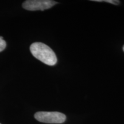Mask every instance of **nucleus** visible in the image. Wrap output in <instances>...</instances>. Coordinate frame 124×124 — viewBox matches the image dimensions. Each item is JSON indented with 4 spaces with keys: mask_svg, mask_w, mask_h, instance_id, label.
I'll return each instance as SVG.
<instances>
[{
    "mask_svg": "<svg viewBox=\"0 0 124 124\" xmlns=\"http://www.w3.org/2000/svg\"><path fill=\"white\" fill-rule=\"evenodd\" d=\"M32 55L37 59L48 66H54L57 63V58L54 51L47 45L43 43L36 42L30 46Z\"/></svg>",
    "mask_w": 124,
    "mask_h": 124,
    "instance_id": "f257e3e1",
    "label": "nucleus"
},
{
    "mask_svg": "<svg viewBox=\"0 0 124 124\" xmlns=\"http://www.w3.org/2000/svg\"><path fill=\"white\" fill-rule=\"evenodd\" d=\"M38 121L46 124H62L66 120V116L57 111H39L35 114Z\"/></svg>",
    "mask_w": 124,
    "mask_h": 124,
    "instance_id": "f03ea898",
    "label": "nucleus"
},
{
    "mask_svg": "<svg viewBox=\"0 0 124 124\" xmlns=\"http://www.w3.org/2000/svg\"><path fill=\"white\" fill-rule=\"evenodd\" d=\"M58 2L52 0H27L22 5L23 8L30 11L44 10L50 9Z\"/></svg>",
    "mask_w": 124,
    "mask_h": 124,
    "instance_id": "7ed1b4c3",
    "label": "nucleus"
},
{
    "mask_svg": "<svg viewBox=\"0 0 124 124\" xmlns=\"http://www.w3.org/2000/svg\"><path fill=\"white\" fill-rule=\"evenodd\" d=\"M93 1H96V2H106L114 5H118L120 4V1L118 0H92Z\"/></svg>",
    "mask_w": 124,
    "mask_h": 124,
    "instance_id": "20e7f679",
    "label": "nucleus"
},
{
    "mask_svg": "<svg viewBox=\"0 0 124 124\" xmlns=\"http://www.w3.org/2000/svg\"><path fill=\"white\" fill-rule=\"evenodd\" d=\"M6 46H7L6 41L3 39L2 36H0V52L4 51L5 49Z\"/></svg>",
    "mask_w": 124,
    "mask_h": 124,
    "instance_id": "39448f33",
    "label": "nucleus"
},
{
    "mask_svg": "<svg viewBox=\"0 0 124 124\" xmlns=\"http://www.w3.org/2000/svg\"><path fill=\"white\" fill-rule=\"evenodd\" d=\"M123 50H124V46H123Z\"/></svg>",
    "mask_w": 124,
    "mask_h": 124,
    "instance_id": "423d86ee",
    "label": "nucleus"
},
{
    "mask_svg": "<svg viewBox=\"0 0 124 124\" xmlns=\"http://www.w3.org/2000/svg\"></svg>",
    "mask_w": 124,
    "mask_h": 124,
    "instance_id": "0eeeda50",
    "label": "nucleus"
}]
</instances>
